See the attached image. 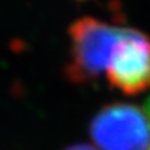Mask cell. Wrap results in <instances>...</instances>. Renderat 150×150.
<instances>
[{
	"instance_id": "2",
	"label": "cell",
	"mask_w": 150,
	"mask_h": 150,
	"mask_svg": "<svg viewBox=\"0 0 150 150\" xmlns=\"http://www.w3.org/2000/svg\"><path fill=\"white\" fill-rule=\"evenodd\" d=\"M91 136L99 150H149L150 96L143 104L112 103L91 121Z\"/></svg>"
},
{
	"instance_id": "3",
	"label": "cell",
	"mask_w": 150,
	"mask_h": 150,
	"mask_svg": "<svg viewBox=\"0 0 150 150\" xmlns=\"http://www.w3.org/2000/svg\"><path fill=\"white\" fill-rule=\"evenodd\" d=\"M104 74L114 89L128 96L150 89V36L124 27Z\"/></svg>"
},
{
	"instance_id": "1",
	"label": "cell",
	"mask_w": 150,
	"mask_h": 150,
	"mask_svg": "<svg viewBox=\"0 0 150 150\" xmlns=\"http://www.w3.org/2000/svg\"><path fill=\"white\" fill-rule=\"evenodd\" d=\"M124 27L85 17L70 28V61L65 72L76 83L91 82L106 72Z\"/></svg>"
},
{
	"instance_id": "5",
	"label": "cell",
	"mask_w": 150,
	"mask_h": 150,
	"mask_svg": "<svg viewBox=\"0 0 150 150\" xmlns=\"http://www.w3.org/2000/svg\"><path fill=\"white\" fill-rule=\"evenodd\" d=\"M149 150H150V147H149Z\"/></svg>"
},
{
	"instance_id": "4",
	"label": "cell",
	"mask_w": 150,
	"mask_h": 150,
	"mask_svg": "<svg viewBox=\"0 0 150 150\" xmlns=\"http://www.w3.org/2000/svg\"><path fill=\"white\" fill-rule=\"evenodd\" d=\"M65 150H97L92 146H88V145H74V146H70L67 147Z\"/></svg>"
}]
</instances>
